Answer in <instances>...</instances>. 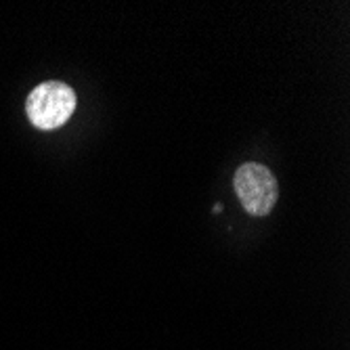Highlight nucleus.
<instances>
[{"label":"nucleus","mask_w":350,"mask_h":350,"mask_svg":"<svg viewBox=\"0 0 350 350\" xmlns=\"http://www.w3.org/2000/svg\"><path fill=\"white\" fill-rule=\"evenodd\" d=\"M76 109V94L63 82H44L29 92L25 111L29 122L40 131H53L66 124Z\"/></svg>","instance_id":"nucleus-1"},{"label":"nucleus","mask_w":350,"mask_h":350,"mask_svg":"<svg viewBox=\"0 0 350 350\" xmlns=\"http://www.w3.org/2000/svg\"><path fill=\"white\" fill-rule=\"evenodd\" d=\"M233 187L245 212L252 216H267L277 204L279 185L275 174L256 162H245L233 176Z\"/></svg>","instance_id":"nucleus-2"},{"label":"nucleus","mask_w":350,"mask_h":350,"mask_svg":"<svg viewBox=\"0 0 350 350\" xmlns=\"http://www.w3.org/2000/svg\"><path fill=\"white\" fill-rule=\"evenodd\" d=\"M214 212H222V204H214Z\"/></svg>","instance_id":"nucleus-3"}]
</instances>
